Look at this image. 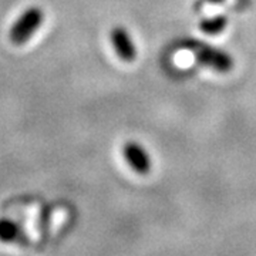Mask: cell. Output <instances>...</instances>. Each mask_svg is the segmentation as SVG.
I'll return each instance as SVG.
<instances>
[{
    "mask_svg": "<svg viewBox=\"0 0 256 256\" xmlns=\"http://www.w3.org/2000/svg\"><path fill=\"white\" fill-rule=\"evenodd\" d=\"M210 3H214V4H218V3H222V2H225V0H208Z\"/></svg>",
    "mask_w": 256,
    "mask_h": 256,
    "instance_id": "52a82bcc",
    "label": "cell"
},
{
    "mask_svg": "<svg viewBox=\"0 0 256 256\" xmlns=\"http://www.w3.org/2000/svg\"><path fill=\"white\" fill-rule=\"evenodd\" d=\"M111 46L116 54L124 62H132L137 57V47L134 44L131 34L124 26H114L110 32Z\"/></svg>",
    "mask_w": 256,
    "mask_h": 256,
    "instance_id": "277c9868",
    "label": "cell"
},
{
    "mask_svg": "<svg viewBox=\"0 0 256 256\" xmlns=\"http://www.w3.org/2000/svg\"><path fill=\"white\" fill-rule=\"evenodd\" d=\"M229 20L225 14H216V16H212V18H204L200 23V28H201L202 33L205 34H210V36H216L222 33L226 26H228Z\"/></svg>",
    "mask_w": 256,
    "mask_h": 256,
    "instance_id": "5b68a950",
    "label": "cell"
},
{
    "mask_svg": "<svg viewBox=\"0 0 256 256\" xmlns=\"http://www.w3.org/2000/svg\"><path fill=\"white\" fill-rule=\"evenodd\" d=\"M43 22H44V12L42 8L38 6L28 8L18 16V20L10 28L9 40L16 46L26 44L30 37L43 24Z\"/></svg>",
    "mask_w": 256,
    "mask_h": 256,
    "instance_id": "6da1fadb",
    "label": "cell"
},
{
    "mask_svg": "<svg viewBox=\"0 0 256 256\" xmlns=\"http://www.w3.org/2000/svg\"><path fill=\"white\" fill-rule=\"evenodd\" d=\"M191 50L196 57V62L202 66L210 67L220 73H226L234 68V58L220 48L201 43H192Z\"/></svg>",
    "mask_w": 256,
    "mask_h": 256,
    "instance_id": "7a4b0ae2",
    "label": "cell"
},
{
    "mask_svg": "<svg viewBox=\"0 0 256 256\" xmlns=\"http://www.w3.org/2000/svg\"><path fill=\"white\" fill-rule=\"evenodd\" d=\"M122 156L127 161L131 170H134L137 174L146 175L151 171V156L146 152V150L141 144L136 141H128L122 146Z\"/></svg>",
    "mask_w": 256,
    "mask_h": 256,
    "instance_id": "3957f363",
    "label": "cell"
},
{
    "mask_svg": "<svg viewBox=\"0 0 256 256\" xmlns=\"http://www.w3.org/2000/svg\"><path fill=\"white\" fill-rule=\"evenodd\" d=\"M20 236V226L9 218H0V240L10 244Z\"/></svg>",
    "mask_w": 256,
    "mask_h": 256,
    "instance_id": "8992f818",
    "label": "cell"
}]
</instances>
